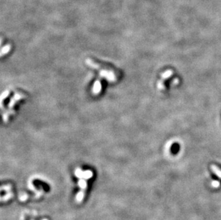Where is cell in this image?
Wrapping results in <instances>:
<instances>
[{"mask_svg":"<svg viewBox=\"0 0 221 220\" xmlns=\"http://www.w3.org/2000/svg\"><path fill=\"white\" fill-rule=\"evenodd\" d=\"M86 63L88 64V65L90 66L91 68H93L95 69L98 70L99 73H100V75L102 76V77L106 78L107 80L110 81V82H115V81L117 80L116 75H115L114 72L112 71H109L108 69H105L104 68H102L98 64L95 63L93 60L88 59L86 60Z\"/></svg>","mask_w":221,"mask_h":220,"instance_id":"obj_1","label":"cell"},{"mask_svg":"<svg viewBox=\"0 0 221 220\" xmlns=\"http://www.w3.org/2000/svg\"><path fill=\"white\" fill-rule=\"evenodd\" d=\"M100 90H101V84L100 81H96V82H95L94 85V88H93V92H94V94H99Z\"/></svg>","mask_w":221,"mask_h":220,"instance_id":"obj_2","label":"cell"},{"mask_svg":"<svg viewBox=\"0 0 221 220\" xmlns=\"http://www.w3.org/2000/svg\"><path fill=\"white\" fill-rule=\"evenodd\" d=\"M210 168H211L212 171L216 174L217 176L221 178V170L218 167H216V165H211V166H210Z\"/></svg>","mask_w":221,"mask_h":220,"instance_id":"obj_3","label":"cell"},{"mask_svg":"<svg viewBox=\"0 0 221 220\" xmlns=\"http://www.w3.org/2000/svg\"><path fill=\"white\" fill-rule=\"evenodd\" d=\"M173 70L169 69V70H167V71L163 72V73L162 74L161 76H162V78L163 79V80H166V79L169 78L171 75H173Z\"/></svg>","mask_w":221,"mask_h":220,"instance_id":"obj_4","label":"cell"},{"mask_svg":"<svg viewBox=\"0 0 221 220\" xmlns=\"http://www.w3.org/2000/svg\"><path fill=\"white\" fill-rule=\"evenodd\" d=\"M220 183L219 182V181H212L211 182V187H213V188H218L219 187H220Z\"/></svg>","mask_w":221,"mask_h":220,"instance_id":"obj_5","label":"cell"},{"mask_svg":"<svg viewBox=\"0 0 221 220\" xmlns=\"http://www.w3.org/2000/svg\"><path fill=\"white\" fill-rule=\"evenodd\" d=\"M157 87H158V89H159V90H164V89H165V86H164V84L163 83V81H160V82H158Z\"/></svg>","mask_w":221,"mask_h":220,"instance_id":"obj_6","label":"cell"},{"mask_svg":"<svg viewBox=\"0 0 221 220\" xmlns=\"http://www.w3.org/2000/svg\"><path fill=\"white\" fill-rule=\"evenodd\" d=\"M173 82H173V84H178V83H179V80H178V79H177V78H175V80H174Z\"/></svg>","mask_w":221,"mask_h":220,"instance_id":"obj_7","label":"cell"}]
</instances>
